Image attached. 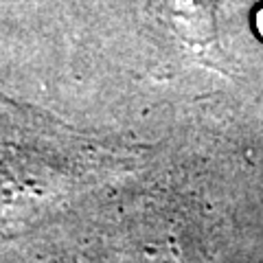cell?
Listing matches in <instances>:
<instances>
[{"mask_svg":"<svg viewBox=\"0 0 263 263\" xmlns=\"http://www.w3.org/2000/svg\"><path fill=\"white\" fill-rule=\"evenodd\" d=\"M259 24H261V31H263V9H261V13H259Z\"/></svg>","mask_w":263,"mask_h":263,"instance_id":"obj_1","label":"cell"}]
</instances>
